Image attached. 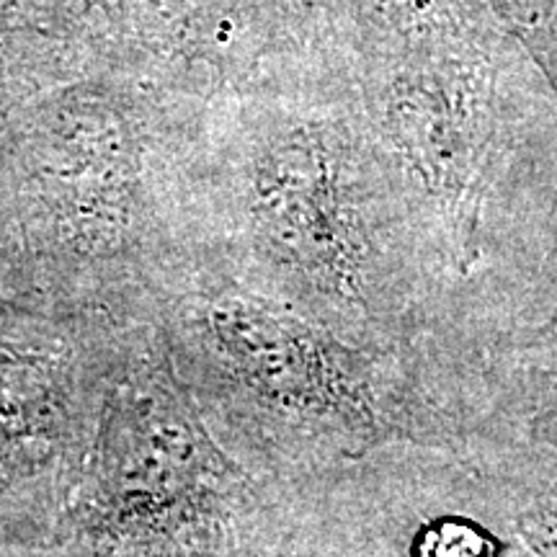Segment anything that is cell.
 Listing matches in <instances>:
<instances>
[{"label": "cell", "mask_w": 557, "mask_h": 557, "mask_svg": "<svg viewBox=\"0 0 557 557\" xmlns=\"http://www.w3.org/2000/svg\"><path fill=\"white\" fill-rule=\"evenodd\" d=\"M235 274L380 348H442L444 323L406 218L338 127L284 122L250 158Z\"/></svg>", "instance_id": "3"}, {"label": "cell", "mask_w": 557, "mask_h": 557, "mask_svg": "<svg viewBox=\"0 0 557 557\" xmlns=\"http://www.w3.org/2000/svg\"><path fill=\"white\" fill-rule=\"evenodd\" d=\"M295 491L214 436L145 318L47 557H287Z\"/></svg>", "instance_id": "2"}, {"label": "cell", "mask_w": 557, "mask_h": 557, "mask_svg": "<svg viewBox=\"0 0 557 557\" xmlns=\"http://www.w3.org/2000/svg\"><path fill=\"white\" fill-rule=\"evenodd\" d=\"M468 393L475 451L500 416H521L529 436L557 451V359L517 338L487 341L472 354Z\"/></svg>", "instance_id": "5"}, {"label": "cell", "mask_w": 557, "mask_h": 557, "mask_svg": "<svg viewBox=\"0 0 557 557\" xmlns=\"http://www.w3.org/2000/svg\"><path fill=\"white\" fill-rule=\"evenodd\" d=\"M150 320L214 436L278 483L398 444L475 455L462 380L442 351L348 341L222 259L181 263Z\"/></svg>", "instance_id": "1"}, {"label": "cell", "mask_w": 557, "mask_h": 557, "mask_svg": "<svg viewBox=\"0 0 557 557\" xmlns=\"http://www.w3.org/2000/svg\"><path fill=\"white\" fill-rule=\"evenodd\" d=\"M148 315L62 289L41 308L0 302V508L47 511L78 485L132 333Z\"/></svg>", "instance_id": "4"}, {"label": "cell", "mask_w": 557, "mask_h": 557, "mask_svg": "<svg viewBox=\"0 0 557 557\" xmlns=\"http://www.w3.org/2000/svg\"><path fill=\"white\" fill-rule=\"evenodd\" d=\"M413 557H500V545L470 519H436L416 534Z\"/></svg>", "instance_id": "6"}, {"label": "cell", "mask_w": 557, "mask_h": 557, "mask_svg": "<svg viewBox=\"0 0 557 557\" xmlns=\"http://www.w3.org/2000/svg\"><path fill=\"white\" fill-rule=\"evenodd\" d=\"M519 537L540 557H557V485L547 487L521 508Z\"/></svg>", "instance_id": "7"}, {"label": "cell", "mask_w": 557, "mask_h": 557, "mask_svg": "<svg viewBox=\"0 0 557 557\" xmlns=\"http://www.w3.org/2000/svg\"><path fill=\"white\" fill-rule=\"evenodd\" d=\"M542 271H547V274L553 276L555 282H557V240H555V253H553V259H549V269H542Z\"/></svg>", "instance_id": "8"}]
</instances>
